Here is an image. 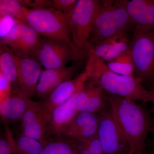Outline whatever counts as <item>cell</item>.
<instances>
[{
    "label": "cell",
    "instance_id": "7c38bea8",
    "mask_svg": "<svg viewBox=\"0 0 154 154\" xmlns=\"http://www.w3.org/2000/svg\"><path fill=\"white\" fill-rule=\"evenodd\" d=\"M13 55L17 68V88L30 98L36 95L37 84L42 72L40 63L32 58L18 57L14 53Z\"/></svg>",
    "mask_w": 154,
    "mask_h": 154
},
{
    "label": "cell",
    "instance_id": "d4e9b609",
    "mask_svg": "<svg viewBox=\"0 0 154 154\" xmlns=\"http://www.w3.org/2000/svg\"><path fill=\"white\" fill-rule=\"evenodd\" d=\"M77 0H53L52 8L68 17L73 10Z\"/></svg>",
    "mask_w": 154,
    "mask_h": 154
},
{
    "label": "cell",
    "instance_id": "603a6c76",
    "mask_svg": "<svg viewBox=\"0 0 154 154\" xmlns=\"http://www.w3.org/2000/svg\"><path fill=\"white\" fill-rule=\"evenodd\" d=\"M28 8L17 0H0V16H10L25 22Z\"/></svg>",
    "mask_w": 154,
    "mask_h": 154
},
{
    "label": "cell",
    "instance_id": "277c9868",
    "mask_svg": "<svg viewBox=\"0 0 154 154\" xmlns=\"http://www.w3.org/2000/svg\"><path fill=\"white\" fill-rule=\"evenodd\" d=\"M99 0H78L68 16L72 44L77 60L91 47L90 40L95 14L99 7Z\"/></svg>",
    "mask_w": 154,
    "mask_h": 154
},
{
    "label": "cell",
    "instance_id": "52a82bcc",
    "mask_svg": "<svg viewBox=\"0 0 154 154\" xmlns=\"http://www.w3.org/2000/svg\"><path fill=\"white\" fill-rule=\"evenodd\" d=\"M98 116L97 136L104 154H128L129 145L110 108L103 110Z\"/></svg>",
    "mask_w": 154,
    "mask_h": 154
},
{
    "label": "cell",
    "instance_id": "e0dca14e",
    "mask_svg": "<svg viewBox=\"0 0 154 154\" xmlns=\"http://www.w3.org/2000/svg\"><path fill=\"white\" fill-rule=\"evenodd\" d=\"M99 123L98 114L79 112L70 125L66 137L75 140L91 138L97 134Z\"/></svg>",
    "mask_w": 154,
    "mask_h": 154
},
{
    "label": "cell",
    "instance_id": "5b68a950",
    "mask_svg": "<svg viewBox=\"0 0 154 154\" xmlns=\"http://www.w3.org/2000/svg\"><path fill=\"white\" fill-rule=\"evenodd\" d=\"M25 22L40 36L65 42L69 45L74 52L68 18L63 13L52 8L37 9L28 8Z\"/></svg>",
    "mask_w": 154,
    "mask_h": 154
},
{
    "label": "cell",
    "instance_id": "7a4b0ae2",
    "mask_svg": "<svg viewBox=\"0 0 154 154\" xmlns=\"http://www.w3.org/2000/svg\"><path fill=\"white\" fill-rule=\"evenodd\" d=\"M86 68L90 72L88 81L102 88L107 94L144 103L151 102L152 91L146 90L142 81L135 76L117 74L107 69L104 61L90 57Z\"/></svg>",
    "mask_w": 154,
    "mask_h": 154
},
{
    "label": "cell",
    "instance_id": "8fae6325",
    "mask_svg": "<svg viewBox=\"0 0 154 154\" xmlns=\"http://www.w3.org/2000/svg\"><path fill=\"white\" fill-rule=\"evenodd\" d=\"M79 90L67 101L51 111L48 121V132L59 138L66 137L70 125L79 112L76 98Z\"/></svg>",
    "mask_w": 154,
    "mask_h": 154
},
{
    "label": "cell",
    "instance_id": "ffe728a7",
    "mask_svg": "<svg viewBox=\"0 0 154 154\" xmlns=\"http://www.w3.org/2000/svg\"><path fill=\"white\" fill-rule=\"evenodd\" d=\"M14 154H42L44 146L38 140L21 134L15 139L12 137Z\"/></svg>",
    "mask_w": 154,
    "mask_h": 154
},
{
    "label": "cell",
    "instance_id": "836d02e7",
    "mask_svg": "<svg viewBox=\"0 0 154 154\" xmlns=\"http://www.w3.org/2000/svg\"></svg>",
    "mask_w": 154,
    "mask_h": 154
},
{
    "label": "cell",
    "instance_id": "3957f363",
    "mask_svg": "<svg viewBox=\"0 0 154 154\" xmlns=\"http://www.w3.org/2000/svg\"><path fill=\"white\" fill-rule=\"evenodd\" d=\"M134 27L126 8V0L99 1L94 17L91 45L117 34L128 33Z\"/></svg>",
    "mask_w": 154,
    "mask_h": 154
},
{
    "label": "cell",
    "instance_id": "9a60e30c",
    "mask_svg": "<svg viewBox=\"0 0 154 154\" xmlns=\"http://www.w3.org/2000/svg\"><path fill=\"white\" fill-rule=\"evenodd\" d=\"M134 30L154 31V0H126Z\"/></svg>",
    "mask_w": 154,
    "mask_h": 154
},
{
    "label": "cell",
    "instance_id": "2e32d148",
    "mask_svg": "<svg viewBox=\"0 0 154 154\" xmlns=\"http://www.w3.org/2000/svg\"><path fill=\"white\" fill-rule=\"evenodd\" d=\"M75 71L74 66L45 69L42 71L37 84L36 95L42 99L47 98L58 86L71 79Z\"/></svg>",
    "mask_w": 154,
    "mask_h": 154
},
{
    "label": "cell",
    "instance_id": "484cf974",
    "mask_svg": "<svg viewBox=\"0 0 154 154\" xmlns=\"http://www.w3.org/2000/svg\"><path fill=\"white\" fill-rule=\"evenodd\" d=\"M16 21L17 19L10 16H0V39L2 40L8 34Z\"/></svg>",
    "mask_w": 154,
    "mask_h": 154
},
{
    "label": "cell",
    "instance_id": "30bf717a",
    "mask_svg": "<svg viewBox=\"0 0 154 154\" xmlns=\"http://www.w3.org/2000/svg\"><path fill=\"white\" fill-rule=\"evenodd\" d=\"M21 121L22 134L38 140L44 146L49 141L46 136L48 120L41 102L30 99Z\"/></svg>",
    "mask_w": 154,
    "mask_h": 154
},
{
    "label": "cell",
    "instance_id": "ba28073f",
    "mask_svg": "<svg viewBox=\"0 0 154 154\" xmlns=\"http://www.w3.org/2000/svg\"><path fill=\"white\" fill-rule=\"evenodd\" d=\"M41 36L25 22L17 20L13 28L2 41L18 57H36Z\"/></svg>",
    "mask_w": 154,
    "mask_h": 154
},
{
    "label": "cell",
    "instance_id": "5bb4252c",
    "mask_svg": "<svg viewBox=\"0 0 154 154\" xmlns=\"http://www.w3.org/2000/svg\"><path fill=\"white\" fill-rule=\"evenodd\" d=\"M108 105L107 93L88 80L78 92L76 106L79 112L99 114L107 109Z\"/></svg>",
    "mask_w": 154,
    "mask_h": 154
},
{
    "label": "cell",
    "instance_id": "d6986e66",
    "mask_svg": "<svg viewBox=\"0 0 154 154\" xmlns=\"http://www.w3.org/2000/svg\"><path fill=\"white\" fill-rule=\"evenodd\" d=\"M0 71L12 86L17 85V68L13 52L2 42L0 43Z\"/></svg>",
    "mask_w": 154,
    "mask_h": 154
},
{
    "label": "cell",
    "instance_id": "6da1fadb",
    "mask_svg": "<svg viewBox=\"0 0 154 154\" xmlns=\"http://www.w3.org/2000/svg\"><path fill=\"white\" fill-rule=\"evenodd\" d=\"M107 99L111 113L129 145L128 154L143 151L146 139L154 126L149 113L132 99L108 94Z\"/></svg>",
    "mask_w": 154,
    "mask_h": 154
},
{
    "label": "cell",
    "instance_id": "8992f818",
    "mask_svg": "<svg viewBox=\"0 0 154 154\" xmlns=\"http://www.w3.org/2000/svg\"><path fill=\"white\" fill-rule=\"evenodd\" d=\"M131 42V54L135 76L144 80L154 79V31L135 29Z\"/></svg>",
    "mask_w": 154,
    "mask_h": 154
},
{
    "label": "cell",
    "instance_id": "4fadbf2b",
    "mask_svg": "<svg viewBox=\"0 0 154 154\" xmlns=\"http://www.w3.org/2000/svg\"><path fill=\"white\" fill-rule=\"evenodd\" d=\"M89 76L90 72L86 68L84 71L75 79H71L62 83L43 102H41L42 110L48 119L51 111L74 95L85 85Z\"/></svg>",
    "mask_w": 154,
    "mask_h": 154
},
{
    "label": "cell",
    "instance_id": "cb8c5ba5",
    "mask_svg": "<svg viewBox=\"0 0 154 154\" xmlns=\"http://www.w3.org/2000/svg\"><path fill=\"white\" fill-rule=\"evenodd\" d=\"M76 141L79 154H104L97 134L85 140Z\"/></svg>",
    "mask_w": 154,
    "mask_h": 154
},
{
    "label": "cell",
    "instance_id": "83f0119b",
    "mask_svg": "<svg viewBox=\"0 0 154 154\" xmlns=\"http://www.w3.org/2000/svg\"><path fill=\"white\" fill-rule=\"evenodd\" d=\"M13 86L4 76L0 71V104L8 97Z\"/></svg>",
    "mask_w": 154,
    "mask_h": 154
},
{
    "label": "cell",
    "instance_id": "ac0fdd59",
    "mask_svg": "<svg viewBox=\"0 0 154 154\" xmlns=\"http://www.w3.org/2000/svg\"><path fill=\"white\" fill-rule=\"evenodd\" d=\"M30 99L18 88H13L8 97L0 104V116L5 121L21 120Z\"/></svg>",
    "mask_w": 154,
    "mask_h": 154
},
{
    "label": "cell",
    "instance_id": "d6a6232c",
    "mask_svg": "<svg viewBox=\"0 0 154 154\" xmlns=\"http://www.w3.org/2000/svg\"><path fill=\"white\" fill-rule=\"evenodd\" d=\"M153 154H154V153Z\"/></svg>",
    "mask_w": 154,
    "mask_h": 154
},
{
    "label": "cell",
    "instance_id": "1f68e13d",
    "mask_svg": "<svg viewBox=\"0 0 154 154\" xmlns=\"http://www.w3.org/2000/svg\"><path fill=\"white\" fill-rule=\"evenodd\" d=\"M152 131H153V132H154V128H153V129Z\"/></svg>",
    "mask_w": 154,
    "mask_h": 154
},
{
    "label": "cell",
    "instance_id": "7402d4cb",
    "mask_svg": "<svg viewBox=\"0 0 154 154\" xmlns=\"http://www.w3.org/2000/svg\"><path fill=\"white\" fill-rule=\"evenodd\" d=\"M42 154H79L77 141L64 137L49 141L44 146Z\"/></svg>",
    "mask_w": 154,
    "mask_h": 154
},
{
    "label": "cell",
    "instance_id": "f1b7e54d",
    "mask_svg": "<svg viewBox=\"0 0 154 154\" xmlns=\"http://www.w3.org/2000/svg\"><path fill=\"white\" fill-rule=\"evenodd\" d=\"M23 6L30 7V9H37L52 8V1L36 0V1H19Z\"/></svg>",
    "mask_w": 154,
    "mask_h": 154
},
{
    "label": "cell",
    "instance_id": "4dcf8cb0",
    "mask_svg": "<svg viewBox=\"0 0 154 154\" xmlns=\"http://www.w3.org/2000/svg\"><path fill=\"white\" fill-rule=\"evenodd\" d=\"M138 154H147V153L145 151V150H144L143 151L141 152L140 153H139Z\"/></svg>",
    "mask_w": 154,
    "mask_h": 154
},
{
    "label": "cell",
    "instance_id": "44dd1931",
    "mask_svg": "<svg viewBox=\"0 0 154 154\" xmlns=\"http://www.w3.org/2000/svg\"><path fill=\"white\" fill-rule=\"evenodd\" d=\"M107 69L117 74L134 76V67L131 54V50L109 61L106 62Z\"/></svg>",
    "mask_w": 154,
    "mask_h": 154
},
{
    "label": "cell",
    "instance_id": "9c48e42d",
    "mask_svg": "<svg viewBox=\"0 0 154 154\" xmlns=\"http://www.w3.org/2000/svg\"><path fill=\"white\" fill-rule=\"evenodd\" d=\"M36 57L45 69L66 66L72 60H77L72 48L63 42L41 38Z\"/></svg>",
    "mask_w": 154,
    "mask_h": 154
},
{
    "label": "cell",
    "instance_id": "f546056e",
    "mask_svg": "<svg viewBox=\"0 0 154 154\" xmlns=\"http://www.w3.org/2000/svg\"><path fill=\"white\" fill-rule=\"evenodd\" d=\"M152 99L151 101V103L153 105V110L154 111V89L152 90Z\"/></svg>",
    "mask_w": 154,
    "mask_h": 154
},
{
    "label": "cell",
    "instance_id": "4316f807",
    "mask_svg": "<svg viewBox=\"0 0 154 154\" xmlns=\"http://www.w3.org/2000/svg\"><path fill=\"white\" fill-rule=\"evenodd\" d=\"M12 137L8 130L5 136L0 134V154H14L11 143Z\"/></svg>",
    "mask_w": 154,
    "mask_h": 154
}]
</instances>
